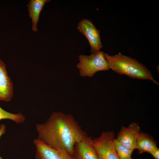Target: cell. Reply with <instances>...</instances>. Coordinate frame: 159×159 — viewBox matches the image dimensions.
<instances>
[{
    "instance_id": "9",
    "label": "cell",
    "mask_w": 159,
    "mask_h": 159,
    "mask_svg": "<svg viewBox=\"0 0 159 159\" xmlns=\"http://www.w3.org/2000/svg\"><path fill=\"white\" fill-rule=\"evenodd\" d=\"M91 139L87 135L76 143L72 155L73 159H99L92 145Z\"/></svg>"
},
{
    "instance_id": "13",
    "label": "cell",
    "mask_w": 159,
    "mask_h": 159,
    "mask_svg": "<svg viewBox=\"0 0 159 159\" xmlns=\"http://www.w3.org/2000/svg\"><path fill=\"white\" fill-rule=\"evenodd\" d=\"M114 141L115 148L120 159H133L131 156L133 150L124 146L116 139Z\"/></svg>"
},
{
    "instance_id": "8",
    "label": "cell",
    "mask_w": 159,
    "mask_h": 159,
    "mask_svg": "<svg viewBox=\"0 0 159 159\" xmlns=\"http://www.w3.org/2000/svg\"><path fill=\"white\" fill-rule=\"evenodd\" d=\"M13 96V82L8 74L6 64L0 59V101L9 102Z\"/></svg>"
},
{
    "instance_id": "10",
    "label": "cell",
    "mask_w": 159,
    "mask_h": 159,
    "mask_svg": "<svg viewBox=\"0 0 159 159\" xmlns=\"http://www.w3.org/2000/svg\"><path fill=\"white\" fill-rule=\"evenodd\" d=\"M50 1L49 0H31L27 4L29 16L32 19V29L34 32L38 30L37 24L40 14L44 5Z\"/></svg>"
},
{
    "instance_id": "3",
    "label": "cell",
    "mask_w": 159,
    "mask_h": 159,
    "mask_svg": "<svg viewBox=\"0 0 159 159\" xmlns=\"http://www.w3.org/2000/svg\"><path fill=\"white\" fill-rule=\"evenodd\" d=\"M104 52L91 53L89 55H79V62L76 65L79 74L82 77H92L97 72L110 69L107 62L105 59Z\"/></svg>"
},
{
    "instance_id": "5",
    "label": "cell",
    "mask_w": 159,
    "mask_h": 159,
    "mask_svg": "<svg viewBox=\"0 0 159 159\" xmlns=\"http://www.w3.org/2000/svg\"><path fill=\"white\" fill-rule=\"evenodd\" d=\"M80 32L87 39L90 47L91 53L98 52L103 47L100 31L90 20L83 19L79 22L77 27Z\"/></svg>"
},
{
    "instance_id": "14",
    "label": "cell",
    "mask_w": 159,
    "mask_h": 159,
    "mask_svg": "<svg viewBox=\"0 0 159 159\" xmlns=\"http://www.w3.org/2000/svg\"><path fill=\"white\" fill-rule=\"evenodd\" d=\"M150 154L155 159H159V149L157 148Z\"/></svg>"
},
{
    "instance_id": "11",
    "label": "cell",
    "mask_w": 159,
    "mask_h": 159,
    "mask_svg": "<svg viewBox=\"0 0 159 159\" xmlns=\"http://www.w3.org/2000/svg\"><path fill=\"white\" fill-rule=\"evenodd\" d=\"M157 148V143L152 136L146 133L140 132L136 141V149L139 154L144 152L150 154Z\"/></svg>"
},
{
    "instance_id": "4",
    "label": "cell",
    "mask_w": 159,
    "mask_h": 159,
    "mask_svg": "<svg viewBox=\"0 0 159 159\" xmlns=\"http://www.w3.org/2000/svg\"><path fill=\"white\" fill-rule=\"evenodd\" d=\"M113 131L102 132L98 138L91 139L92 145L99 159H120L115 144Z\"/></svg>"
},
{
    "instance_id": "15",
    "label": "cell",
    "mask_w": 159,
    "mask_h": 159,
    "mask_svg": "<svg viewBox=\"0 0 159 159\" xmlns=\"http://www.w3.org/2000/svg\"><path fill=\"white\" fill-rule=\"evenodd\" d=\"M6 132V126L4 124L0 125V138L1 136L4 134ZM0 159H3V158L0 156Z\"/></svg>"
},
{
    "instance_id": "12",
    "label": "cell",
    "mask_w": 159,
    "mask_h": 159,
    "mask_svg": "<svg viewBox=\"0 0 159 159\" xmlns=\"http://www.w3.org/2000/svg\"><path fill=\"white\" fill-rule=\"evenodd\" d=\"M4 119H9L16 123L20 124L24 122L26 118L21 112L12 113L4 110L0 106V120Z\"/></svg>"
},
{
    "instance_id": "6",
    "label": "cell",
    "mask_w": 159,
    "mask_h": 159,
    "mask_svg": "<svg viewBox=\"0 0 159 159\" xmlns=\"http://www.w3.org/2000/svg\"><path fill=\"white\" fill-rule=\"evenodd\" d=\"M140 131L138 124L133 122L127 127L122 126L116 139L124 146L134 150L136 149L137 139Z\"/></svg>"
},
{
    "instance_id": "2",
    "label": "cell",
    "mask_w": 159,
    "mask_h": 159,
    "mask_svg": "<svg viewBox=\"0 0 159 159\" xmlns=\"http://www.w3.org/2000/svg\"><path fill=\"white\" fill-rule=\"evenodd\" d=\"M104 54L110 69L117 74L126 75L132 78L149 80L159 85L151 72L137 60L120 52L113 55L104 52Z\"/></svg>"
},
{
    "instance_id": "1",
    "label": "cell",
    "mask_w": 159,
    "mask_h": 159,
    "mask_svg": "<svg viewBox=\"0 0 159 159\" xmlns=\"http://www.w3.org/2000/svg\"><path fill=\"white\" fill-rule=\"evenodd\" d=\"M39 139L54 149L71 156L76 143L87 135L71 114L54 112L44 122L36 125Z\"/></svg>"
},
{
    "instance_id": "7",
    "label": "cell",
    "mask_w": 159,
    "mask_h": 159,
    "mask_svg": "<svg viewBox=\"0 0 159 159\" xmlns=\"http://www.w3.org/2000/svg\"><path fill=\"white\" fill-rule=\"evenodd\" d=\"M33 143L35 147V159H73L66 151L54 149L47 146L38 138Z\"/></svg>"
}]
</instances>
